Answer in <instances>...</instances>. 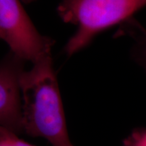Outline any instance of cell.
<instances>
[{
	"mask_svg": "<svg viewBox=\"0 0 146 146\" xmlns=\"http://www.w3.org/2000/svg\"><path fill=\"white\" fill-rule=\"evenodd\" d=\"M0 146H34L18 137V135L0 127Z\"/></svg>",
	"mask_w": 146,
	"mask_h": 146,
	"instance_id": "8992f818",
	"label": "cell"
},
{
	"mask_svg": "<svg viewBox=\"0 0 146 146\" xmlns=\"http://www.w3.org/2000/svg\"><path fill=\"white\" fill-rule=\"evenodd\" d=\"M25 62L10 51L0 66V125L16 135L24 132L21 76Z\"/></svg>",
	"mask_w": 146,
	"mask_h": 146,
	"instance_id": "277c9868",
	"label": "cell"
},
{
	"mask_svg": "<svg viewBox=\"0 0 146 146\" xmlns=\"http://www.w3.org/2000/svg\"><path fill=\"white\" fill-rule=\"evenodd\" d=\"M123 146H146V129H135L124 141Z\"/></svg>",
	"mask_w": 146,
	"mask_h": 146,
	"instance_id": "52a82bcc",
	"label": "cell"
},
{
	"mask_svg": "<svg viewBox=\"0 0 146 146\" xmlns=\"http://www.w3.org/2000/svg\"><path fill=\"white\" fill-rule=\"evenodd\" d=\"M24 132L43 137L52 146H73L69 138L62 102L52 56L33 64L21 76Z\"/></svg>",
	"mask_w": 146,
	"mask_h": 146,
	"instance_id": "6da1fadb",
	"label": "cell"
},
{
	"mask_svg": "<svg viewBox=\"0 0 146 146\" xmlns=\"http://www.w3.org/2000/svg\"><path fill=\"white\" fill-rule=\"evenodd\" d=\"M132 57L133 60L141 66L146 72V32L139 36L133 47Z\"/></svg>",
	"mask_w": 146,
	"mask_h": 146,
	"instance_id": "5b68a950",
	"label": "cell"
},
{
	"mask_svg": "<svg viewBox=\"0 0 146 146\" xmlns=\"http://www.w3.org/2000/svg\"><path fill=\"white\" fill-rule=\"evenodd\" d=\"M0 36L11 52L33 64L51 56L54 43L39 33L20 0H0Z\"/></svg>",
	"mask_w": 146,
	"mask_h": 146,
	"instance_id": "3957f363",
	"label": "cell"
},
{
	"mask_svg": "<svg viewBox=\"0 0 146 146\" xmlns=\"http://www.w3.org/2000/svg\"><path fill=\"white\" fill-rule=\"evenodd\" d=\"M146 6V0H62L58 13L76 31L64 47L71 56L92 41L104 31L130 18Z\"/></svg>",
	"mask_w": 146,
	"mask_h": 146,
	"instance_id": "7a4b0ae2",
	"label": "cell"
}]
</instances>
